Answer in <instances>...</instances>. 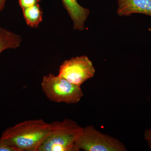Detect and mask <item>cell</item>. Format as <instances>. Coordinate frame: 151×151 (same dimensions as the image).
I'll return each instance as SVG.
<instances>
[{"mask_svg": "<svg viewBox=\"0 0 151 151\" xmlns=\"http://www.w3.org/2000/svg\"><path fill=\"white\" fill-rule=\"evenodd\" d=\"M51 124L41 119L27 120L6 129L2 139L18 151H38L48 137Z\"/></svg>", "mask_w": 151, "mask_h": 151, "instance_id": "cell-1", "label": "cell"}, {"mask_svg": "<svg viewBox=\"0 0 151 151\" xmlns=\"http://www.w3.org/2000/svg\"><path fill=\"white\" fill-rule=\"evenodd\" d=\"M40 2V0H19V5L22 10L29 7Z\"/></svg>", "mask_w": 151, "mask_h": 151, "instance_id": "cell-11", "label": "cell"}, {"mask_svg": "<svg viewBox=\"0 0 151 151\" xmlns=\"http://www.w3.org/2000/svg\"><path fill=\"white\" fill-rule=\"evenodd\" d=\"M0 151H18L5 139L0 138Z\"/></svg>", "mask_w": 151, "mask_h": 151, "instance_id": "cell-10", "label": "cell"}, {"mask_svg": "<svg viewBox=\"0 0 151 151\" xmlns=\"http://www.w3.org/2000/svg\"><path fill=\"white\" fill-rule=\"evenodd\" d=\"M22 41L19 35L2 28L0 31V54L6 50L19 47Z\"/></svg>", "mask_w": 151, "mask_h": 151, "instance_id": "cell-8", "label": "cell"}, {"mask_svg": "<svg viewBox=\"0 0 151 151\" xmlns=\"http://www.w3.org/2000/svg\"><path fill=\"white\" fill-rule=\"evenodd\" d=\"M148 30L149 31H150L151 32V28H150L148 29Z\"/></svg>", "mask_w": 151, "mask_h": 151, "instance_id": "cell-14", "label": "cell"}, {"mask_svg": "<svg viewBox=\"0 0 151 151\" xmlns=\"http://www.w3.org/2000/svg\"><path fill=\"white\" fill-rule=\"evenodd\" d=\"M117 2L119 16L140 14L151 17V0H117Z\"/></svg>", "mask_w": 151, "mask_h": 151, "instance_id": "cell-6", "label": "cell"}, {"mask_svg": "<svg viewBox=\"0 0 151 151\" xmlns=\"http://www.w3.org/2000/svg\"><path fill=\"white\" fill-rule=\"evenodd\" d=\"M2 27H1V26H0V31H1V29Z\"/></svg>", "mask_w": 151, "mask_h": 151, "instance_id": "cell-15", "label": "cell"}, {"mask_svg": "<svg viewBox=\"0 0 151 151\" xmlns=\"http://www.w3.org/2000/svg\"><path fill=\"white\" fill-rule=\"evenodd\" d=\"M95 69L91 60L86 55L65 60L60 66L58 75L72 84L81 86L94 77Z\"/></svg>", "mask_w": 151, "mask_h": 151, "instance_id": "cell-5", "label": "cell"}, {"mask_svg": "<svg viewBox=\"0 0 151 151\" xmlns=\"http://www.w3.org/2000/svg\"><path fill=\"white\" fill-rule=\"evenodd\" d=\"M50 124L49 135L38 151H75L76 141L83 127L68 119Z\"/></svg>", "mask_w": 151, "mask_h": 151, "instance_id": "cell-2", "label": "cell"}, {"mask_svg": "<svg viewBox=\"0 0 151 151\" xmlns=\"http://www.w3.org/2000/svg\"><path fill=\"white\" fill-rule=\"evenodd\" d=\"M7 0H0V13L4 9Z\"/></svg>", "mask_w": 151, "mask_h": 151, "instance_id": "cell-13", "label": "cell"}, {"mask_svg": "<svg viewBox=\"0 0 151 151\" xmlns=\"http://www.w3.org/2000/svg\"><path fill=\"white\" fill-rule=\"evenodd\" d=\"M63 4L73 22V29L82 31L90 14L89 9L83 7L77 0H62Z\"/></svg>", "mask_w": 151, "mask_h": 151, "instance_id": "cell-7", "label": "cell"}, {"mask_svg": "<svg viewBox=\"0 0 151 151\" xmlns=\"http://www.w3.org/2000/svg\"><path fill=\"white\" fill-rule=\"evenodd\" d=\"M144 137L151 150V129H147L145 131Z\"/></svg>", "mask_w": 151, "mask_h": 151, "instance_id": "cell-12", "label": "cell"}, {"mask_svg": "<svg viewBox=\"0 0 151 151\" xmlns=\"http://www.w3.org/2000/svg\"><path fill=\"white\" fill-rule=\"evenodd\" d=\"M126 151L125 145L118 139L104 134L89 125L83 128L76 141L75 151Z\"/></svg>", "mask_w": 151, "mask_h": 151, "instance_id": "cell-4", "label": "cell"}, {"mask_svg": "<svg viewBox=\"0 0 151 151\" xmlns=\"http://www.w3.org/2000/svg\"><path fill=\"white\" fill-rule=\"evenodd\" d=\"M23 14L28 26L36 28L42 21V12L39 4L22 9Z\"/></svg>", "mask_w": 151, "mask_h": 151, "instance_id": "cell-9", "label": "cell"}, {"mask_svg": "<svg viewBox=\"0 0 151 151\" xmlns=\"http://www.w3.org/2000/svg\"><path fill=\"white\" fill-rule=\"evenodd\" d=\"M41 87L47 97L55 103L76 104L84 96L81 86L52 73L44 76Z\"/></svg>", "mask_w": 151, "mask_h": 151, "instance_id": "cell-3", "label": "cell"}]
</instances>
